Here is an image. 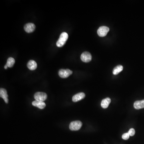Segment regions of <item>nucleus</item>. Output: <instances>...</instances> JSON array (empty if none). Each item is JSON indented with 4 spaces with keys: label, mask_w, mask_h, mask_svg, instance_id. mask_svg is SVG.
Returning <instances> with one entry per match:
<instances>
[{
    "label": "nucleus",
    "mask_w": 144,
    "mask_h": 144,
    "mask_svg": "<svg viewBox=\"0 0 144 144\" xmlns=\"http://www.w3.org/2000/svg\"><path fill=\"white\" fill-rule=\"evenodd\" d=\"M68 37V35L66 32H63L61 33L60 36L59 38L56 43L57 46L59 47L63 46L67 41Z\"/></svg>",
    "instance_id": "f257e3e1"
},
{
    "label": "nucleus",
    "mask_w": 144,
    "mask_h": 144,
    "mask_svg": "<svg viewBox=\"0 0 144 144\" xmlns=\"http://www.w3.org/2000/svg\"><path fill=\"white\" fill-rule=\"evenodd\" d=\"M82 122L79 121L72 122L69 125V128L73 131L79 130L82 126Z\"/></svg>",
    "instance_id": "f03ea898"
},
{
    "label": "nucleus",
    "mask_w": 144,
    "mask_h": 144,
    "mask_svg": "<svg viewBox=\"0 0 144 144\" xmlns=\"http://www.w3.org/2000/svg\"><path fill=\"white\" fill-rule=\"evenodd\" d=\"M34 98L37 101H44L47 99V95L46 93L43 92H37L35 94Z\"/></svg>",
    "instance_id": "7ed1b4c3"
},
{
    "label": "nucleus",
    "mask_w": 144,
    "mask_h": 144,
    "mask_svg": "<svg viewBox=\"0 0 144 144\" xmlns=\"http://www.w3.org/2000/svg\"><path fill=\"white\" fill-rule=\"evenodd\" d=\"M73 71L69 69H61L59 71V75L62 78H66L72 74Z\"/></svg>",
    "instance_id": "20e7f679"
},
{
    "label": "nucleus",
    "mask_w": 144,
    "mask_h": 144,
    "mask_svg": "<svg viewBox=\"0 0 144 144\" xmlns=\"http://www.w3.org/2000/svg\"><path fill=\"white\" fill-rule=\"evenodd\" d=\"M109 31V28L107 26H100L97 30V33L100 37H104L107 35Z\"/></svg>",
    "instance_id": "39448f33"
},
{
    "label": "nucleus",
    "mask_w": 144,
    "mask_h": 144,
    "mask_svg": "<svg viewBox=\"0 0 144 144\" xmlns=\"http://www.w3.org/2000/svg\"><path fill=\"white\" fill-rule=\"evenodd\" d=\"M92 56L88 52H83L80 56L81 60L85 63H88L92 60Z\"/></svg>",
    "instance_id": "423d86ee"
},
{
    "label": "nucleus",
    "mask_w": 144,
    "mask_h": 144,
    "mask_svg": "<svg viewBox=\"0 0 144 144\" xmlns=\"http://www.w3.org/2000/svg\"><path fill=\"white\" fill-rule=\"evenodd\" d=\"M24 29L27 33H31L33 32L35 30V25L34 24L29 23L25 25Z\"/></svg>",
    "instance_id": "0eeeda50"
},
{
    "label": "nucleus",
    "mask_w": 144,
    "mask_h": 144,
    "mask_svg": "<svg viewBox=\"0 0 144 144\" xmlns=\"http://www.w3.org/2000/svg\"><path fill=\"white\" fill-rule=\"evenodd\" d=\"M0 97L3 99L5 103H9L8 95L6 89L3 88H1L0 89Z\"/></svg>",
    "instance_id": "6e6552de"
},
{
    "label": "nucleus",
    "mask_w": 144,
    "mask_h": 144,
    "mask_svg": "<svg viewBox=\"0 0 144 144\" xmlns=\"http://www.w3.org/2000/svg\"><path fill=\"white\" fill-rule=\"evenodd\" d=\"M85 97V94L83 93H80L75 94L72 98V100L74 102H77L82 100Z\"/></svg>",
    "instance_id": "1a4fd4ad"
},
{
    "label": "nucleus",
    "mask_w": 144,
    "mask_h": 144,
    "mask_svg": "<svg viewBox=\"0 0 144 144\" xmlns=\"http://www.w3.org/2000/svg\"><path fill=\"white\" fill-rule=\"evenodd\" d=\"M32 105L33 106L37 107L40 109H43L46 107V104L43 101H39L35 100L32 102Z\"/></svg>",
    "instance_id": "9d476101"
},
{
    "label": "nucleus",
    "mask_w": 144,
    "mask_h": 144,
    "mask_svg": "<svg viewBox=\"0 0 144 144\" xmlns=\"http://www.w3.org/2000/svg\"><path fill=\"white\" fill-rule=\"evenodd\" d=\"M27 67L31 71L35 70L37 67V63L35 60H30L27 63Z\"/></svg>",
    "instance_id": "9b49d317"
},
{
    "label": "nucleus",
    "mask_w": 144,
    "mask_h": 144,
    "mask_svg": "<svg viewBox=\"0 0 144 144\" xmlns=\"http://www.w3.org/2000/svg\"><path fill=\"white\" fill-rule=\"evenodd\" d=\"M134 107L136 109H140L144 108V100H138L134 102Z\"/></svg>",
    "instance_id": "f8f14e48"
},
{
    "label": "nucleus",
    "mask_w": 144,
    "mask_h": 144,
    "mask_svg": "<svg viewBox=\"0 0 144 144\" xmlns=\"http://www.w3.org/2000/svg\"><path fill=\"white\" fill-rule=\"evenodd\" d=\"M111 102V100L109 98H106L102 100L101 102V106L102 108H106L108 107L109 104Z\"/></svg>",
    "instance_id": "ddd939ff"
},
{
    "label": "nucleus",
    "mask_w": 144,
    "mask_h": 144,
    "mask_svg": "<svg viewBox=\"0 0 144 144\" xmlns=\"http://www.w3.org/2000/svg\"><path fill=\"white\" fill-rule=\"evenodd\" d=\"M123 66L121 65L117 66L114 68L113 70V74L114 75H117L123 70Z\"/></svg>",
    "instance_id": "4468645a"
},
{
    "label": "nucleus",
    "mask_w": 144,
    "mask_h": 144,
    "mask_svg": "<svg viewBox=\"0 0 144 144\" xmlns=\"http://www.w3.org/2000/svg\"><path fill=\"white\" fill-rule=\"evenodd\" d=\"M15 63V60L13 58L10 57L7 59L6 65L8 67L11 68L13 66Z\"/></svg>",
    "instance_id": "2eb2a0df"
},
{
    "label": "nucleus",
    "mask_w": 144,
    "mask_h": 144,
    "mask_svg": "<svg viewBox=\"0 0 144 144\" xmlns=\"http://www.w3.org/2000/svg\"><path fill=\"white\" fill-rule=\"evenodd\" d=\"M129 137H130V135L128 133L124 134H122V139L125 140H128L129 139Z\"/></svg>",
    "instance_id": "dca6fc26"
},
{
    "label": "nucleus",
    "mask_w": 144,
    "mask_h": 144,
    "mask_svg": "<svg viewBox=\"0 0 144 144\" xmlns=\"http://www.w3.org/2000/svg\"><path fill=\"white\" fill-rule=\"evenodd\" d=\"M128 133L130 136H133L135 134V131L134 128H131L128 131Z\"/></svg>",
    "instance_id": "f3484780"
},
{
    "label": "nucleus",
    "mask_w": 144,
    "mask_h": 144,
    "mask_svg": "<svg viewBox=\"0 0 144 144\" xmlns=\"http://www.w3.org/2000/svg\"><path fill=\"white\" fill-rule=\"evenodd\" d=\"M8 66H7L6 65H5L4 66V68H5V69H6L7 68H8Z\"/></svg>",
    "instance_id": "a211bd4d"
}]
</instances>
